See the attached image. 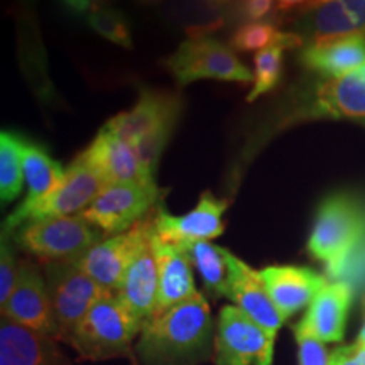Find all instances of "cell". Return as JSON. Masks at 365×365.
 I'll list each match as a JSON object with an SVG mask.
<instances>
[{
	"label": "cell",
	"mask_w": 365,
	"mask_h": 365,
	"mask_svg": "<svg viewBox=\"0 0 365 365\" xmlns=\"http://www.w3.org/2000/svg\"><path fill=\"white\" fill-rule=\"evenodd\" d=\"M213 322L205 296L196 293L166 312L154 314L139 333L137 365H200L210 359Z\"/></svg>",
	"instance_id": "6da1fadb"
},
{
	"label": "cell",
	"mask_w": 365,
	"mask_h": 365,
	"mask_svg": "<svg viewBox=\"0 0 365 365\" xmlns=\"http://www.w3.org/2000/svg\"><path fill=\"white\" fill-rule=\"evenodd\" d=\"M181 98L170 91L144 90L134 108L118 113L105 125L132 145L154 171L181 115Z\"/></svg>",
	"instance_id": "7a4b0ae2"
},
{
	"label": "cell",
	"mask_w": 365,
	"mask_h": 365,
	"mask_svg": "<svg viewBox=\"0 0 365 365\" xmlns=\"http://www.w3.org/2000/svg\"><path fill=\"white\" fill-rule=\"evenodd\" d=\"M140 330L143 325L120 303L117 294L107 291L88 309L68 345L81 359L93 362L129 357L130 346L139 339Z\"/></svg>",
	"instance_id": "3957f363"
},
{
	"label": "cell",
	"mask_w": 365,
	"mask_h": 365,
	"mask_svg": "<svg viewBox=\"0 0 365 365\" xmlns=\"http://www.w3.org/2000/svg\"><path fill=\"white\" fill-rule=\"evenodd\" d=\"M365 227V202L350 193H335L319 205L308 252L325 267L340 262L357 244Z\"/></svg>",
	"instance_id": "277c9868"
},
{
	"label": "cell",
	"mask_w": 365,
	"mask_h": 365,
	"mask_svg": "<svg viewBox=\"0 0 365 365\" xmlns=\"http://www.w3.org/2000/svg\"><path fill=\"white\" fill-rule=\"evenodd\" d=\"M16 240L43 264L76 262L100 242V234L81 215H71L27 222L17 230Z\"/></svg>",
	"instance_id": "5b68a950"
},
{
	"label": "cell",
	"mask_w": 365,
	"mask_h": 365,
	"mask_svg": "<svg viewBox=\"0 0 365 365\" xmlns=\"http://www.w3.org/2000/svg\"><path fill=\"white\" fill-rule=\"evenodd\" d=\"M105 188V181L83 158L78 156L66 170L65 180L51 195L33 207H19L6 218L2 234H12L27 222L53 217H71L83 213Z\"/></svg>",
	"instance_id": "8992f818"
},
{
	"label": "cell",
	"mask_w": 365,
	"mask_h": 365,
	"mask_svg": "<svg viewBox=\"0 0 365 365\" xmlns=\"http://www.w3.org/2000/svg\"><path fill=\"white\" fill-rule=\"evenodd\" d=\"M168 70L178 85L185 86L196 80H220L250 83L254 75L234 49L215 38L188 39L166 59Z\"/></svg>",
	"instance_id": "52a82bcc"
},
{
	"label": "cell",
	"mask_w": 365,
	"mask_h": 365,
	"mask_svg": "<svg viewBox=\"0 0 365 365\" xmlns=\"http://www.w3.org/2000/svg\"><path fill=\"white\" fill-rule=\"evenodd\" d=\"M46 282L56 322V339L68 344L88 313L107 289L81 271L75 262L44 264Z\"/></svg>",
	"instance_id": "ba28073f"
},
{
	"label": "cell",
	"mask_w": 365,
	"mask_h": 365,
	"mask_svg": "<svg viewBox=\"0 0 365 365\" xmlns=\"http://www.w3.org/2000/svg\"><path fill=\"white\" fill-rule=\"evenodd\" d=\"M159 198L161 193L156 182H112L105 185L93 203L80 215L102 234L117 235L148 217Z\"/></svg>",
	"instance_id": "9c48e42d"
},
{
	"label": "cell",
	"mask_w": 365,
	"mask_h": 365,
	"mask_svg": "<svg viewBox=\"0 0 365 365\" xmlns=\"http://www.w3.org/2000/svg\"><path fill=\"white\" fill-rule=\"evenodd\" d=\"M276 341L264 328L237 308L225 304L218 313L213 336V360L217 365H271Z\"/></svg>",
	"instance_id": "30bf717a"
},
{
	"label": "cell",
	"mask_w": 365,
	"mask_h": 365,
	"mask_svg": "<svg viewBox=\"0 0 365 365\" xmlns=\"http://www.w3.org/2000/svg\"><path fill=\"white\" fill-rule=\"evenodd\" d=\"M154 218H156V210H153L148 217L137 222L129 230L97 242L75 264L88 274L91 279L97 281L103 289L117 293L127 267L134 261L139 249L154 234Z\"/></svg>",
	"instance_id": "8fae6325"
},
{
	"label": "cell",
	"mask_w": 365,
	"mask_h": 365,
	"mask_svg": "<svg viewBox=\"0 0 365 365\" xmlns=\"http://www.w3.org/2000/svg\"><path fill=\"white\" fill-rule=\"evenodd\" d=\"M227 208V200L217 198L212 191H205L198 205L185 215L175 217L163 208H158L154 230L166 244L188 250L196 242H210L223 234L225 225L222 222V215Z\"/></svg>",
	"instance_id": "7c38bea8"
},
{
	"label": "cell",
	"mask_w": 365,
	"mask_h": 365,
	"mask_svg": "<svg viewBox=\"0 0 365 365\" xmlns=\"http://www.w3.org/2000/svg\"><path fill=\"white\" fill-rule=\"evenodd\" d=\"M2 318L56 339V322L48 282L39 267L29 259L19 261V276L11 298L2 307Z\"/></svg>",
	"instance_id": "4fadbf2b"
},
{
	"label": "cell",
	"mask_w": 365,
	"mask_h": 365,
	"mask_svg": "<svg viewBox=\"0 0 365 365\" xmlns=\"http://www.w3.org/2000/svg\"><path fill=\"white\" fill-rule=\"evenodd\" d=\"M228 286L227 298L234 301L237 308L252 318L259 327L264 328L269 339L276 341L277 333L286 319L272 303L261 272L255 271L228 250Z\"/></svg>",
	"instance_id": "5bb4252c"
},
{
	"label": "cell",
	"mask_w": 365,
	"mask_h": 365,
	"mask_svg": "<svg viewBox=\"0 0 365 365\" xmlns=\"http://www.w3.org/2000/svg\"><path fill=\"white\" fill-rule=\"evenodd\" d=\"M98 173L105 185L112 182H144L153 185L154 171L135 149L103 125L88 148L80 154Z\"/></svg>",
	"instance_id": "9a60e30c"
},
{
	"label": "cell",
	"mask_w": 365,
	"mask_h": 365,
	"mask_svg": "<svg viewBox=\"0 0 365 365\" xmlns=\"http://www.w3.org/2000/svg\"><path fill=\"white\" fill-rule=\"evenodd\" d=\"M354 299L349 286L328 281L314 296L307 314L294 327V339H312L325 345L341 341Z\"/></svg>",
	"instance_id": "2e32d148"
},
{
	"label": "cell",
	"mask_w": 365,
	"mask_h": 365,
	"mask_svg": "<svg viewBox=\"0 0 365 365\" xmlns=\"http://www.w3.org/2000/svg\"><path fill=\"white\" fill-rule=\"evenodd\" d=\"M115 294L143 327L156 314L159 269L153 247V237L135 254Z\"/></svg>",
	"instance_id": "e0dca14e"
},
{
	"label": "cell",
	"mask_w": 365,
	"mask_h": 365,
	"mask_svg": "<svg viewBox=\"0 0 365 365\" xmlns=\"http://www.w3.org/2000/svg\"><path fill=\"white\" fill-rule=\"evenodd\" d=\"M259 272L272 303L284 319L309 307L328 282L327 276L301 266H267Z\"/></svg>",
	"instance_id": "ac0fdd59"
},
{
	"label": "cell",
	"mask_w": 365,
	"mask_h": 365,
	"mask_svg": "<svg viewBox=\"0 0 365 365\" xmlns=\"http://www.w3.org/2000/svg\"><path fill=\"white\" fill-rule=\"evenodd\" d=\"M58 339L2 318L0 365H75L59 349Z\"/></svg>",
	"instance_id": "d6986e66"
},
{
	"label": "cell",
	"mask_w": 365,
	"mask_h": 365,
	"mask_svg": "<svg viewBox=\"0 0 365 365\" xmlns=\"http://www.w3.org/2000/svg\"><path fill=\"white\" fill-rule=\"evenodd\" d=\"M153 247L159 269L158 314L193 298L198 291L195 287L193 271H191L193 262L188 250L163 242L156 235V230L153 235Z\"/></svg>",
	"instance_id": "ffe728a7"
},
{
	"label": "cell",
	"mask_w": 365,
	"mask_h": 365,
	"mask_svg": "<svg viewBox=\"0 0 365 365\" xmlns=\"http://www.w3.org/2000/svg\"><path fill=\"white\" fill-rule=\"evenodd\" d=\"M314 113L331 118H365V66L323 81L317 90Z\"/></svg>",
	"instance_id": "44dd1931"
},
{
	"label": "cell",
	"mask_w": 365,
	"mask_h": 365,
	"mask_svg": "<svg viewBox=\"0 0 365 365\" xmlns=\"http://www.w3.org/2000/svg\"><path fill=\"white\" fill-rule=\"evenodd\" d=\"M308 70L325 78H340L365 66V36H354L327 44H309L301 53Z\"/></svg>",
	"instance_id": "7402d4cb"
},
{
	"label": "cell",
	"mask_w": 365,
	"mask_h": 365,
	"mask_svg": "<svg viewBox=\"0 0 365 365\" xmlns=\"http://www.w3.org/2000/svg\"><path fill=\"white\" fill-rule=\"evenodd\" d=\"M161 16L170 24L181 27L190 39H202L223 29L232 12L207 0H170L163 6Z\"/></svg>",
	"instance_id": "603a6c76"
},
{
	"label": "cell",
	"mask_w": 365,
	"mask_h": 365,
	"mask_svg": "<svg viewBox=\"0 0 365 365\" xmlns=\"http://www.w3.org/2000/svg\"><path fill=\"white\" fill-rule=\"evenodd\" d=\"M22 163L27 185V196L21 203L22 207H33L39 203L65 180L66 170H63L61 164L49 156L43 145L22 140Z\"/></svg>",
	"instance_id": "cb8c5ba5"
},
{
	"label": "cell",
	"mask_w": 365,
	"mask_h": 365,
	"mask_svg": "<svg viewBox=\"0 0 365 365\" xmlns=\"http://www.w3.org/2000/svg\"><path fill=\"white\" fill-rule=\"evenodd\" d=\"M309 12L312 17L308 21V29L312 44H327L354 36H365L364 29L341 0H328Z\"/></svg>",
	"instance_id": "d4e9b609"
},
{
	"label": "cell",
	"mask_w": 365,
	"mask_h": 365,
	"mask_svg": "<svg viewBox=\"0 0 365 365\" xmlns=\"http://www.w3.org/2000/svg\"><path fill=\"white\" fill-rule=\"evenodd\" d=\"M303 46L301 36L293 33H282L281 39L267 48H264L254 56V86L247 95V102H254L261 95L271 91L279 83L284 66V51Z\"/></svg>",
	"instance_id": "484cf974"
},
{
	"label": "cell",
	"mask_w": 365,
	"mask_h": 365,
	"mask_svg": "<svg viewBox=\"0 0 365 365\" xmlns=\"http://www.w3.org/2000/svg\"><path fill=\"white\" fill-rule=\"evenodd\" d=\"M191 262L205 282V287L215 296H225L228 286V250L212 242H196L188 249Z\"/></svg>",
	"instance_id": "4316f807"
},
{
	"label": "cell",
	"mask_w": 365,
	"mask_h": 365,
	"mask_svg": "<svg viewBox=\"0 0 365 365\" xmlns=\"http://www.w3.org/2000/svg\"><path fill=\"white\" fill-rule=\"evenodd\" d=\"M22 137L4 130L0 134V198L2 205L14 202L24 185Z\"/></svg>",
	"instance_id": "83f0119b"
},
{
	"label": "cell",
	"mask_w": 365,
	"mask_h": 365,
	"mask_svg": "<svg viewBox=\"0 0 365 365\" xmlns=\"http://www.w3.org/2000/svg\"><path fill=\"white\" fill-rule=\"evenodd\" d=\"M325 269L328 281L344 282L352 289L354 298H360L365 303V227L350 252L335 266Z\"/></svg>",
	"instance_id": "f1b7e54d"
},
{
	"label": "cell",
	"mask_w": 365,
	"mask_h": 365,
	"mask_svg": "<svg viewBox=\"0 0 365 365\" xmlns=\"http://www.w3.org/2000/svg\"><path fill=\"white\" fill-rule=\"evenodd\" d=\"M86 24H88L95 33L108 39L113 44L122 46V48H132V34L130 24L125 14L113 7H102L86 16Z\"/></svg>",
	"instance_id": "f546056e"
},
{
	"label": "cell",
	"mask_w": 365,
	"mask_h": 365,
	"mask_svg": "<svg viewBox=\"0 0 365 365\" xmlns=\"http://www.w3.org/2000/svg\"><path fill=\"white\" fill-rule=\"evenodd\" d=\"M282 33L277 31L274 22L257 21V22H245L232 34L230 48L239 53L261 51L281 39Z\"/></svg>",
	"instance_id": "4dcf8cb0"
},
{
	"label": "cell",
	"mask_w": 365,
	"mask_h": 365,
	"mask_svg": "<svg viewBox=\"0 0 365 365\" xmlns=\"http://www.w3.org/2000/svg\"><path fill=\"white\" fill-rule=\"evenodd\" d=\"M17 276H19V262L14 255L7 237L2 234V245H0V307H4L11 298L14 287H16Z\"/></svg>",
	"instance_id": "1f68e13d"
},
{
	"label": "cell",
	"mask_w": 365,
	"mask_h": 365,
	"mask_svg": "<svg viewBox=\"0 0 365 365\" xmlns=\"http://www.w3.org/2000/svg\"><path fill=\"white\" fill-rule=\"evenodd\" d=\"M298 344V365H330L331 352L327 345L312 339H296Z\"/></svg>",
	"instance_id": "d6a6232c"
},
{
	"label": "cell",
	"mask_w": 365,
	"mask_h": 365,
	"mask_svg": "<svg viewBox=\"0 0 365 365\" xmlns=\"http://www.w3.org/2000/svg\"><path fill=\"white\" fill-rule=\"evenodd\" d=\"M272 4L274 0H235L230 12L245 22H257L271 12Z\"/></svg>",
	"instance_id": "836d02e7"
},
{
	"label": "cell",
	"mask_w": 365,
	"mask_h": 365,
	"mask_svg": "<svg viewBox=\"0 0 365 365\" xmlns=\"http://www.w3.org/2000/svg\"><path fill=\"white\" fill-rule=\"evenodd\" d=\"M330 365H365V346L357 341L339 346L331 352Z\"/></svg>",
	"instance_id": "e575fe53"
},
{
	"label": "cell",
	"mask_w": 365,
	"mask_h": 365,
	"mask_svg": "<svg viewBox=\"0 0 365 365\" xmlns=\"http://www.w3.org/2000/svg\"><path fill=\"white\" fill-rule=\"evenodd\" d=\"M365 33V0H341Z\"/></svg>",
	"instance_id": "d590c367"
},
{
	"label": "cell",
	"mask_w": 365,
	"mask_h": 365,
	"mask_svg": "<svg viewBox=\"0 0 365 365\" xmlns=\"http://www.w3.org/2000/svg\"><path fill=\"white\" fill-rule=\"evenodd\" d=\"M309 2H312V0H276L277 9L282 12L291 11V9H296V7L303 9V7H307Z\"/></svg>",
	"instance_id": "8d00e7d4"
},
{
	"label": "cell",
	"mask_w": 365,
	"mask_h": 365,
	"mask_svg": "<svg viewBox=\"0 0 365 365\" xmlns=\"http://www.w3.org/2000/svg\"><path fill=\"white\" fill-rule=\"evenodd\" d=\"M207 2L213 4V6H218V7H223V9H230L234 6L235 0H207Z\"/></svg>",
	"instance_id": "74e56055"
},
{
	"label": "cell",
	"mask_w": 365,
	"mask_h": 365,
	"mask_svg": "<svg viewBox=\"0 0 365 365\" xmlns=\"http://www.w3.org/2000/svg\"><path fill=\"white\" fill-rule=\"evenodd\" d=\"M139 6H145V7H153V6H159V4L166 2V0H135Z\"/></svg>",
	"instance_id": "f35d334b"
},
{
	"label": "cell",
	"mask_w": 365,
	"mask_h": 365,
	"mask_svg": "<svg viewBox=\"0 0 365 365\" xmlns=\"http://www.w3.org/2000/svg\"><path fill=\"white\" fill-rule=\"evenodd\" d=\"M357 341L359 345H362V346H365V312H364V323H362V328H360V331H359V336H357Z\"/></svg>",
	"instance_id": "ab89813d"
}]
</instances>
